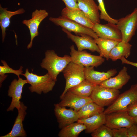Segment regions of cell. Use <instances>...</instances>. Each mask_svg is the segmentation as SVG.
I'll return each mask as SVG.
<instances>
[{"mask_svg":"<svg viewBox=\"0 0 137 137\" xmlns=\"http://www.w3.org/2000/svg\"><path fill=\"white\" fill-rule=\"evenodd\" d=\"M45 55L41 66L47 70L48 73L56 81L58 75L71 62L70 56L67 55L63 57L59 56L52 50H47Z\"/></svg>","mask_w":137,"mask_h":137,"instance_id":"6da1fadb","label":"cell"},{"mask_svg":"<svg viewBox=\"0 0 137 137\" xmlns=\"http://www.w3.org/2000/svg\"><path fill=\"white\" fill-rule=\"evenodd\" d=\"M29 72L28 69L22 75L26 78L27 83L30 84L29 89L32 92H35L40 94L43 92L46 94L51 91L56 81L54 80L48 73L44 75L39 76Z\"/></svg>","mask_w":137,"mask_h":137,"instance_id":"7a4b0ae2","label":"cell"},{"mask_svg":"<svg viewBox=\"0 0 137 137\" xmlns=\"http://www.w3.org/2000/svg\"><path fill=\"white\" fill-rule=\"evenodd\" d=\"M137 101V83L120 94L116 99L105 109V114L114 112H126L131 104Z\"/></svg>","mask_w":137,"mask_h":137,"instance_id":"3957f363","label":"cell"},{"mask_svg":"<svg viewBox=\"0 0 137 137\" xmlns=\"http://www.w3.org/2000/svg\"><path fill=\"white\" fill-rule=\"evenodd\" d=\"M84 67L71 62L62 71L66 81L64 91L60 96L62 97L70 88L75 86L85 79Z\"/></svg>","mask_w":137,"mask_h":137,"instance_id":"277c9868","label":"cell"},{"mask_svg":"<svg viewBox=\"0 0 137 137\" xmlns=\"http://www.w3.org/2000/svg\"><path fill=\"white\" fill-rule=\"evenodd\" d=\"M71 62L85 67H97L104 62L105 59L100 56L91 54L85 50H76L74 45L70 47Z\"/></svg>","mask_w":137,"mask_h":137,"instance_id":"5b68a950","label":"cell"},{"mask_svg":"<svg viewBox=\"0 0 137 137\" xmlns=\"http://www.w3.org/2000/svg\"><path fill=\"white\" fill-rule=\"evenodd\" d=\"M49 19L56 25L61 27L69 32H73L77 35L86 34L90 36L94 39L98 38L92 29L62 16L56 18L50 17Z\"/></svg>","mask_w":137,"mask_h":137,"instance_id":"8992f818","label":"cell"},{"mask_svg":"<svg viewBox=\"0 0 137 137\" xmlns=\"http://www.w3.org/2000/svg\"><path fill=\"white\" fill-rule=\"evenodd\" d=\"M120 94L119 90L97 85L95 87L90 97L94 102L100 106L104 107L111 104Z\"/></svg>","mask_w":137,"mask_h":137,"instance_id":"52a82bcc","label":"cell"},{"mask_svg":"<svg viewBox=\"0 0 137 137\" xmlns=\"http://www.w3.org/2000/svg\"><path fill=\"white\" fill-rule=\"evenodd\" d=\"M116 24L121 33L122 41L128 43L137 29V7L131 13L118 19Z\"/></svg>","mask_w":137,"mask_h":137,"instance_id":"ba28073f","label":"cell"},{"mask_svg":"<svg viewBox=\"0 0 137 137\" xmlns=\"http://www.w3.org/2000/svg\"><path fill=\"white\" fill-rule=\"evenodd\" d=\"M92 29L99 38L119 42L122 41L121 33L115 24L109 22L105 24H94Z\"/></svg>","mask_w":137,"mask_h":137,"instance_id":"9c48e42d","label":"cell"},{"mask_svg":"<svg viewBox=\"0 0 137 137\" xmlns=\"http://www.w3.org/2000/svg\"><path fill=\"white\" fill-rule=\"evenodd\" d=\"M48 15V13L45 10L36 9L32 12L31 19L23 21V24L28 28L30 35L31 40L27 45L28 49L32 47L34 38L39 35L38 29L41 23Z\"/></svg>","mask_w":137,"mask_h":137,"instance_id":"30bf717a","label":"cell"},{"mask_svg":"<svg viewBox=\"0 0 137 137\" xmlns=\"http://www.w3.org/2000/svg\"><path fill=\"white\" fill-rule=\"evenodd\" d=\"M62 30L67 34L68 38L75 43L78 50L87 49L100 53L99 49L94 39L90 36L86 34H82L80 36L75 35L64 29L62 28Z\"/></svg>","mask_w":137,"mask_h":137,"instance_id":"8fae6325","label":"cell"},{"mask_svg":"<svg viewBox=\"0 0 137 137\" xmlns=\"http://www.w3.org/2000/svg\"><path fill=\"white\" fill-rule=\"evenodd\" d=\"M105 125L111 129L128 128L134 123L132 117L126 112H114L106 114Z\"/></svg>","mask_w":137,"mask_h":137,"instance_id":"7c38bea8","label":"cell"},{"mask_svg":"<svg viewBox=\"0 0 137 137\" xmlns=\"http://www.w3.org/2000/svg\"><path fill=\"white\" fill-rule=\"evenodd\" d=\"M54 112L59 123V127L61 129L75 122H77L79 116L77 111L67 109L66 107L60 106L58 104H54Z\"/></svg>","mask_w":137,"mask_h":137,"instance_id":"4fadbf2b","label":"cell"},{"mask_svg":"<svg viewBox=\"0 0 137 137\" xmlns=\"http://www.w3.org/2000/svg\"><path fill=\"white\" fill-rule=\"evenodd\" d=\"M28 83L26 80H23L20 78L18 80L14 79L9 86L8 95L12 98L10 105L7 109V111H13L15 108L18 110L21 106L20 99L22 98V94L23 86Z\"/></svg>","mask_w":137,"mask_h":137,"instance_id":"5bb4252c","label":"cell"},{"mask_svg":"<svg viewBox=\"0 0 137 137\" xmlns=\"http://www.w3.org/2000/svg\"><path fill=\"white\" fill-rule=\"evenodd\" d=\"M60 98L61 101L58 103L60 106L69 107L77 111L85 104L93 101L90 96H82L68 91Z\"/></svg>","mask_w":137,"mask_h":137,"instance_id":"9a60e30c","label":"cell"},{"mask_svg":"<svg viewBox=\"0 0 137 137\" xmlns=\"http://www.w3.org/2000/svg\"><path fill=\"white\" fill-rule=\"evenodd\" d=\"M84 72L85 79L97 85L115 75L117 71L116 69H112L106 72H101L95 70L94 67L90 66L85 67Z\"/></svg>","mask_w":137,"mask_h":137,"instance_id":"2e32d148","label":"cell"},{"mask_svg":"<svg viewBox=\"0 0 137 137\" xmlns=\"http://www.w3.org/2000/svg\"><path fill=\"white\" fill-rule=\"evenodd\" d=\"M79 9L82 11L94 24L100 23L98 6L94 0H77Z\"/></svg>","mask_w":137,"mask_h":137,"instance_id":"e0dca14e","label":"cell"},{"mask_svg":"<svg viewBox=\"0 0 137 137\" xmlns=\"http://www.w3.org/2000/svg\"><path fill=\"white\" fill-rule=\"evenodd\" d=\"M27 107L22 102L18 110V114L11 131L8 134L1 137H25L26 136L23 124L27 113Z\"/></svg>","mask_w":137,"mask_h":137,"instance_id":"ac0fdd59","label":"cell"},{"mask_svg":"<svg viewBox=\"0 0 137 137\" xmlns=\"http://www.w3.org/2000/svg\"><path fill=\"white\" fill-rule=\"evenodd\" d=\"M131 79L127 72V68L123 66L118 74L111 77L102 82L100 85L106 88L119 90L126 84Z\"/></svg>","mask_w":137,"mask_h":137,"instance_id":"d6986e66","label":"cell"},{"mask_svg":"<svg viewBox=\"0 0 137 137\" xmlns=\"http://www.w3.org/2000/svg\"><path fill=\"white\" fill-rule=\"evenodd\" d=\"M61 16L73 20L87 27L92 29L94 24L79 9H70L66 7L61 11Z\"/></svg>","mask_w":137,"mask_h":137,"instance_id":"ffe728a7","label":"cell"},{"mask_svg":"<svg viewBox=\"0 0 137 137\" xmlns=\"http://www.w3.org/2000/svg\"><path fill=\"white\" fill-rule=\"evenodd\" d=\"M7 8H3L0 5V26L2 35V41H4L5 37L6 28L10 24V18L13 16L24 13L25 10L23 8H20L14 11L7 10Z\"/></svg>","mask_w":137,"mask_h":137,"instance_id":"44dd1931","label":"cell"},{"mask_svg":"<svg viewBox=\"0 0 137 137\" xmlns=\"http://www.w3.org/2000/svg\"><path fill=\"white\" fill-rule=\"evenodd\" d=\"M106 114L103 112L96 114L89 118L78 119L77 122L83 124L86 126V133H91L101 126L105 124Z\"/></svg>","mask_w":137,"mask_h":137,"instance_id":"7402d4cb","label":"cell"},{"mask_svg":"<svg viewBox=\"0 0 137 137\" xmlns=\"http://www.w3.org/2000/svg\"><path fill=\"white\" fill-rule=\"evenodd\" d=\"M132 47L129 42L122 41L111 50L109 55V59L115 61L122 57L126 58H128L130 55Z\"/></svg>","mask_w":137,"mask_h":137,"instance_id":"603a6c76","label":"cell"},{"mask_svg":"<svg viewBox=\"0 0 137 137\" xmlns=\"http://www.w3.org/2000/svg\"><path fill=\"white\" fill-rule=\"evenodd\" d=\"M104 107L100 106L93 101L89 102L83 106L77 111L79 119H85L103 112Z\"/></svg>","mask_w":137,"mask_h":137,"instance_id":"cb8c5ba5","label":"cell"},{"mask_svg":"<svg viewBox=\"0 0 137 137\" xmlns=\"http://www.w3.org/2000/svg\"><path fill=\"white\" fill-rule=\"evenodd\" d=\"M86 128L83 124L77 122L61 128L58 136L59 137H77Z\"/></svg>","mask_w":137,"mask_h":137,"instance_id":"d4e9b609","label":"cell"},{"mask_svg":"<svg viewBox=\"0 0 137 137\" xmlns=\"http://www.w3.org/2000/svg\"><path fill=\"white\" fill-rule=\"evenodd\" d=\"M99 49L100 55L108 60L112 49L119 42L114 40L98 38L94 39Z\"/></svg>","mask_w":137,"mask_h":137,"instance_id":"484cf974","label":"cell"},{"mask_svg":"<svg viewBox=\"0 0 137 137\" xmlns=\"http://www.w3.org/2000/svg\"><path fill=\"white\" fill-rule=\"evenodd\" d=\"M95 85L85 79L78 84L70 88L68 91L82 96L89 97Z\"/></svg>","mask_w":137,"mask_h":137,"instance_id":"4316f807","label":"cell"},{"mask_svg":"<svg viewBox=\"0 0 137 137\" xmlns=\"http://www.w3.org/2000/svg\"><path fill=\"white\" fill-rule=\"evenodd\" d=\"M1 63L3 64V66H0V87L2 83L5 79L7 75H5L6 73H12L16 75L18 78H20V75H22L23 71L22 70L23 67L21 66L18 70H14L10 67L8 65L6 62L4 60H1Z\"/></svg>","mask_w":137,"mask_h":137,"instance_id":"83f0119b","label":"cell"},{"mask_svg":"<svg viewBox=\"0 0 137 137\" xmlns=\"http://www.w3.org/2000/svg\"><path fill=\"white\" fill-rule=\"evenodd\" d=\"M91 135L92 137H113L112 129L103 125L94 131Z\"/></svg>","mask_w":137,"mask_h":137,"instance_id":"f1b7e54d","label":"cell"},{"mask_svg":"<svg viewBox=\"0 0 137 137\" xmlns=\"http://www.w3.org/2000/svg\"><path fill=\"white\" fill-rule=\"evenodd\" d=\"M97 0L98 3V8L101 12L100 14V19L104 20L108 22L116 24L118 20L112 18L108 14L105 8L103 0Z\"/></svg>","mask_w":137,"mask_h":137,"instance_id":"f546056e","label":"cell"},{"mask_svg":"<svg viewBox=\"0 0 137 137\" xmlns=\"http://www.w3.org/2000/svg\"><path fill=\"white\" fill-rule=\"evenodd\" d=\"M112 129L113 137H128L127 128L121 127Z\"/></svg>","mask_w":137,"mask_h":137,"instance_id":"4dcf8cb0","label":"cell"},{"mask_svg":"<svg viewBox=\"0 0 137 137\" xmlns=\"http://www.w3.org/2000/svg\"><path fill=\"white\" fill-rule=\"evenodd\" d=\"M126 112L132 118L137 117V101L130 105Z\"/></svg>","mask_w":137,"mask_h":137,"instance_id":"1f68e13d","label":"cell"},{"mask_svg":"<svg viewBox=\"0 0 137 137\" xmlns=\"http://www.w3.org/2000/svg\"><path fill=\"white\" fill-rule=\"evenodd\" d=\"M128 137H137V126L133 124L127 128Z\"/></svg>","mask_w":137,"mask_h":137,"instance_id":"d6a6232c","label":"cell"},{"mask_svg":"<svg viewBox=\"0 0 137 137\" xmlns=\"http://www.w3.org/2000/svg\"><path fill=\"white\" fill-rule=\"evenodd\" d=\"M65 3L66 7L70 9H79L77 0H62Z\"/></svg>","mask_w":137,"mask_h":137,"instance_id":"836d02e7","label":"cell"},{"mask_svg":"<svg viewBox=\"0 0 137 137\" xmlns=\"http://www.w3.org/2000/svg\"><path fill=\"white\" fill-rule=\"evenodd\" d=\"M122 64L129 65L137 67V62H131L127 60L124 57H121L119 59Z\"/></svg>","mask_w":137,"mask_h":137,"instance_id":"e575fe53","label":"cell"},{"mask_svg":"<svg viewBox=\"0 0 137 137\" xmlns=\"http://www.w3.org/2000/svg\"><path fill=\"white\" fill-rule=\"evenodd\" d=\"M133 121L134 123L136 124H137V117L132 118Z\"/></svg>","mask_w":137,"mask_h":137,"instance_id":"d590c367","label":"cell"}]
</instances>
